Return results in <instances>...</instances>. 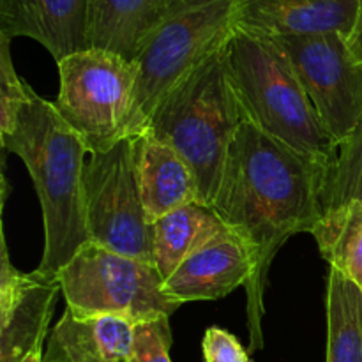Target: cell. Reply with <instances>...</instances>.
<instances>
[{
	"mask_svg": "<svg viewBox=\"0 0 362 362\" xmlns=\"http://www.w3.org/2000/svg\"><path fill=\"white\" fill-rule=\"evenodd\" d=\"M359 7L361 0H239L237 25L269 37L339 32L349 39Z\"/></svg>",
	"mask_w": 362,
	"mask_h": 362,
	"instance_id": "4fadbf2b",
	"label": "cell"
},
{
	"mask_svg": "<svg viewBox=\"0 0 362 362\" xmlns=\"http://www.w3.org/2000/svg\"><path fill=\"white\" fill-rule=\"evenodd\" d=\"M21 362H42V346L41 349H35L34 352L28 354Z\"/></svg>",
	"mask_w": 362,
	"mask_h": 362,
	"instance_id": "d4e9b609",
	"label": "cell"
},
{
	"mask_svg": "<svg viewBox=\"0 0 362 362\" xmlns=\"http://www.w3.org/2000/svg\"><path fill=\"white\" fill-rule=\"evenodd\" d=\"M172 0H88L90 48L134 62Z\"/></svg>",
	"mask_w": 362,
	"mask_h": 362,
	"instance_id": "2e32d148",
	"label": "cell"
},
{
	"mask_svg": "<svg viewBox=\"0 0 362 362\" xmlns=\"http://www.w3.org/2000/svg\"><path fill=\"white\" fill-rule=\"evenodd\" d=\"M327 359L325 362H362V288L339 272L327 279Z\"/></svg>",
	"mask_w": 362,
	"mask_h": 362,
	"instance_id": "ac0fdd59",
	"label": "cell"
},
{
	"mask_svg": "<svg viewBox=\"0 0 362 362\" xmlns=\"http://www.w3.org/2000/svg\"><path fill=\"white\" fill-rule=\"evenodd\" d=\"M85 214L92 243L154 264L152 223L134 175L133 136L87 156L83 170Z\"/></svg>",
	"mask_w": 362,
	"mask_h": 362,
	"instance_id": "ba28073f",
	"label": "cell"
},
{
	"mask_svg": "<svg viewBox=\"0 0 362 362\" xmlns=\"http://www.w3.org/2000/svg\"><path fill=\"white\" fill-rule=\"evenodd\" d=\"M205 362H250V356L232 332L219 327H209L204 336Z\"/></svg>",
	"mask_w": 362,
	"mask_h": 362,
	"instance_id": "603a6c76",
	"label": "cell"
},
{
	"mask_svg": "<svg viewBox=\"0 0 362 362\" xmlns=\"http://www.w3.org/2000/svg\"><path fill=\"white\" fill-rule=\"evenodd\" d=\"M327 161L303 154L244 119L230 145L212 209L257 260L246 288L250 352L264 349L265 288L278 251L322 219Z\"/></svg>",
	"mask_w": 362,
	"mask_h": 362,
	"instance_id": "6da1fadb",
	"label": "cell"
},
{
	"mask_svg": "<svg viewBox=\"0 0 362 362\" xmlns=\"http://www.w3.org/2000/svg\"><path fill=\"white\" fill-rule=\"evenodd\" d=\"M239 20V0H172L133 62L134 95L127 136L140 134L166 94L223 48Z\"/></svg>",
	"mask_w": 362,
	"mask_h": 362,
	"instance_id": "5b68a950",
	"label": "cell"
},
{
	"mask_svg": "<svg viewBox=\"0 0 362 362\" xmlns=\"http://www.w3.org/2000/svg\"><path fill=\"white\" fill-rule=\"evenodd\" d=\"M2 235L0 267V362H21L41 349L59 293V276L35 271L21 272L9 262Z\"/></svg>",
	"mask_w": 362,
	"mask_h": 362,
	"instance_id": "30bf717a",
	"label": "cell"
},
{
	"mask_svg": "<svg viewBox=\"0 0 362 362\" xmlns=\"http://www.w3.org/2000/svg\"><path fill=\"white\" fill-rule=\"evenodd\" d=\"M255 267L251 247L228 228L186 258L165 279V292L180 304L223 299L239 286H246Z\"/></svg>",
	"mask_w": 362,
	"mask_h": 362,
	"instance_id": "8fae6325",
	"label": "cell"
},
{
	"mask_svg": "<svg viewBox=\"0 0 362 362\" xmlns=\"http://www.w3.org/2000/svg\"><path fill=\"white\" fill-rule=\"evenodd\" d=\"M225 52L244 119L303 154L331 161L338 144L276 39L237 27Z\"/></svg>",
	"mask_w": 362,
	"mask_h": 362,
	"instance_id": "277c9868",
	"label": "cell"
},
{
	"mask_svg": "<svg viewBox=\"0 0 362 362\" xmlns=\"http://www.w3.org/2000/svg\"><path fill=\"white\" fill-rule=\"evenodd\" d=\"M0 35L34 39L60 62L90 48L88 0H0Z\"/></svg>",
	"mask_w": 362,
	"mask_h": 362,
	"instance_id": "7c38bea8",
	"label": "cell"
},
{
	"mask_svg": "<svg viewBox=\"0 0 362 362\" xmlns=\"http://www.w3.org/2000/svg\"><path fill=\"white\" fill-rule=\"evenodd\" d=\"M311 235L322 258L362 288V202L325 212Z\"/></svg>",
	"mask_w": 362,
	"mask_h": 362,
	"instance_id": "d6986e66",
	"label": "cell"
},
{
	"mask_svg": "<svg viewBox=\"0 0 362 362\" xmlns=\"http://www.w3.org/2000/svg\"><path fill=\"white\" fill-rule=\"evenodd\" d=\"M225 46L163 98L141 131L172 145L189 163L198 180L200 202L211 207L230 145L244 120Z\"/></svg>",
	"mask_w": 362,
	"mask_h": 362,
	"instance_id": "3957f363",
	"label": "cell"
},
{
	"mask_svg": "<svg viewBox=\"0 0 362 362\" xmlns=\"http://www.w3.org/2000/svg\"><path fill=\"white\" fill-rule=\"evenodd\" d=\"M172 329L170 317L140 322L134 325L133 346L126 362H172Z\"/></svg>",
	"mask_w": 362,
	"mask_h": 362,
	"instance_id": "7402d4cb",
	"label": "cell"
},
{
	"mask_svg": "<svg viewBox=\"0 0 362 362\" xmlns=\"http://www.w3.org/2000/svg\"><path fill=\"white\" fill-rule=\"evenodd\" d=\"M134 175L148 219L200 202L198 180L189 163L163 140L148 133L133 136Z\"/></svg>",
	"mask_w": 362,
	"mask_h": 362,
	"instance_id": "5bb4252c",
	"label": "cell"
},
{
	"mask_svg": "<svg viewBox=\"0 0 362 362\" xmlns=\"http://www.w3.org/2000/svg\"><path fill=\"white\" fill-rule=\"evenodd\" d=\"M352 202H362V122L338 144L329 161L320 197L322 216Z\"/></svg>",
	"mask_w": 362,
	"mask_h": 362,
	"instance_id": "ffe728a7",
	"label": "cell"
},
{
	"mask_svg": "<svg viewBox=\"0 0 362 362\" xmlns=\"http://www.w3.org/2000/svg\"><path fill=\"white\" fill-rule=\"evenodd\" d=\"M11 39L0 35V133H9L21 106L28 99L27 81L14 71L11 59Z\"/></svg>",
	"mask_w": 362,
	"mask_h": 362,
	"instance_id": "44dd1931",
	"label": "cell"
},
{
	"mask_svg": "<svg viewBox=\"0 0 362 362\" xmlns=\"http://www.w3.org/2000/svg\"><path fill=\"white\" fill-rule=\"evenodd\" d=\"M0 144L25 163L41 204L45 250L37 269L59 276L90 240L83 193L87 147L60 117L55 103L32 87L13 129L0 133Z\"/></svg>",
	"mask_w": 362,
	"mask_h": 362,
	"instance_id": "7a4b0ae2",
	"label": "cell"
},
{
	"mask_svg": "<svg viewBox=\"0 0 362 362\" xmlns=\"http://www.w3.org/2000/svg\"><path fill=\"white\" fill-rule=\"evenodd\" d=\"M57 112L83 140L88 154L127 136L133 108L134 66L117 53L88 48L57 62Z\"/></svg>",
	"mask_w": 362,
	"mask_h": 362,
	"instance_id": "52a82bcc",
	"label": "cell"
},
{
	"mask_svg": "<svg viewBox=\"0 0 362 362\" xmlns=\"http://www.w3.org/2000/svg\"><path fill=\"white\" fill-rule=\"evenodd\" d=\"M349 46L350 49H352L354 55H356L359 60H362V0H361L359 16H357L356 27H354L352 35L349 37Z\"/></svg>",
	"mask_w": 362,
	"mask_h": 362,
	"instance_id": "cb8c5ba5",
	"label": "cell"
},
{
	"mask_svg": "<svg viewBox=\"0 0 362 362\" xmlns=\"http://www.w3.org/2000/svg\"><path fill=\"white\" fill-rule=\"evenodd\" d=\"M276 42L288 55L336 144L362 122V60L339 32L279 35Z\"/></svg>",
	"mask_w": 362,
	"mask_h": 362,
	"instance_id": "9c48e42d",
	"label": "cell"
},
{
	"mask_svg": "<svg viewBox=\"0 0 362 362\" xmlns=\"http://www.w3.org/2000/svg\"><path fill=\"white\" fill-rule=\"evenodd\" d=\"M67 310L76 317H119L140 324L172 317L182 304L165 292L156 265L88 240L59 272Z\"/></svg>",
	"mask_w": 362,
	"mask_h": 362,
	"instance_id": "8992f818",
	"label": "cell"
},
{
	"mask_svg": "<svg viewBox=\"0 0 362 362\" xmlns=\"http://www.w3.org/2000/svg\"><path fill=\"white\" fill-rule=\"evenodd\" d=\"M134 325L119 317L81 318L66 308L49 336L42 362H126Z\"/></svg>",
	"mask_w": 362,
	"mask_h": 362,
	"instance_id": "9a60e30c",
	"label": "cell"
},
{
	"mask_svg": "<svg viewBox=\"0 0 362 362\" xmlns=\"http://www.w3.org/2000/svg\"><path fill=\"white\" fill-rule=\"evenodd\" d=\"M228 226L218 212L202 202H191L152 221V253L163 279L170 278L186 258L204 247Z\"/></svg>",
	"mask_w": 362,
	"mask_h": 362,
	"instance_id": "e0dca14e",
	"label": "cell"
}]
</instances>
